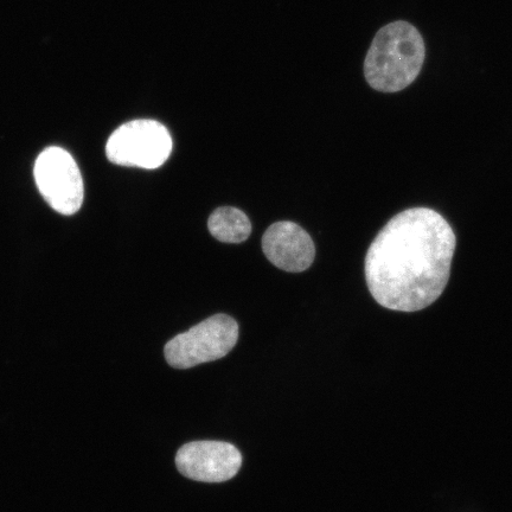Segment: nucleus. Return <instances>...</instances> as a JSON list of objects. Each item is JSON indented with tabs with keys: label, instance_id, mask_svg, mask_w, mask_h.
<instances>
[{
	"label": "nucleus",
	"instance_id": "obj_1",
	"mask_svg": "<svg viewBox=\"0 0 512 512\" xmlns=\"http://www.w3.org/2000/svg\"><path fill=\"white\" fill-rule=\"evenodd\" d=\"M456 243L450 224L437 211H402L386 224L367 253L370 293L389 310L426 309L446 288Z\"/></svg>",
	"mask_w": 512,
	"mask_h": 512
},
{
	"label": "nucleus",
	"instance_id": "obj_2",
	"mask_svg": "<svg viewBox=\"0 0 512 512\" xmlns=\"http://www.w3.org/2000/svg\"><path fill=\"white\" fill-rule=\"evenodd\" d=\"M426 55L424 38L412 24L399 21L377 32L364 62V75L376 91L396 93L418 78Z\"/></svg>",
	"mask_w": 512,
	"mask_h": 512
},
{
	"label": "nucleus",
	"instance_id": "obj_3",
	"mask_svg": "<svg viewBox=\"0 0 512 512\" xmlns=\"http://www.w3.org/2000/svg\"><path fill=\"white\" fill-rule=\"evenodd\" d=\"M239 339V325L227 315L204 320L165 345L166 361L172 368L189 369L227 356Z\"/></svg>",
	"mask_w": 512,
	"mask_h": 512
},
{
	"label": "nucleus",
	"instance_id": "obj_4",
	"mask_svg": "<svg viewBox=\"0 0 512 512\" xmlns=\"http://www.w3.org/2000/svg\"><path fill=\"white\" fill-rule=\"evenodd\" d=\"M172 138L168 128L155 120H134L120 126L106 145L113 164L146 170L160 168L169 159Z\"/></svg>",
	"mask_w": 512,
	"mask_h": 512
},
{
	"label": "nucleus",
	"instance_id": "obj_5",
	"mask_svg": "<svg viewBox=\"0 0 512 512\" xmlns=\"http://www.w3.org/2000/svg\"><path fill=\"white\" fill-rule=\"evenodd\" d=\"M38 190L49 206L62 215L78 213L85 187L78 164L61 147H49L38 156L35 169Z\"/></svg>",
	"mask_w": 512,
	"mask_h": 512
},
{
	"label": "nucleus",
	"instance_id": "obj_6",
	"mask_svg": "<svg viewBox=\"0 0 512 512\" xmlns=\"http://www.w3.org/2000/svg\"><path fill=\"white\" fill-rule=\"evenodd\" d=\"M176 465L189 479L222 483L238 475L242 456L238 448L222 441H195L179 448Z\"/></svg>",
	"mask_w": 512,
	"mask_h": 512
},
{
	"label": "nucleus",
	"instance_id": "obj_7",
	"mask_svg": "<svg viewBox=\"0 0 512 512\" xmlns=\"http://www.w3.org/2000/svg\"><path fill=\"white\" fill-rule=\"evenodd\" d=\"M266 258L280 270L300 273L315 260L316 248L311 236L293 222L272 224L262 238Z\"/></svg>",
	"mask_w": 512,
	"mask_h": 512
},
{
	"label": "nucleus",
	"instance_id": "obj_8",
	"mask_svg": "<svg viewBox=\"0 0 512 512\" xmlns=\"http://www.w3.org/2000/svg\"><path fill=\"white\" fill-rule=\"evenodd\" d=\"M208 228L216 240L226 243L246 241L252 233V224L240 209L223 207L210 215Z\"/></svg>",
	"mask_w": 512,
	"mask_h": 512
}]
</instances>
